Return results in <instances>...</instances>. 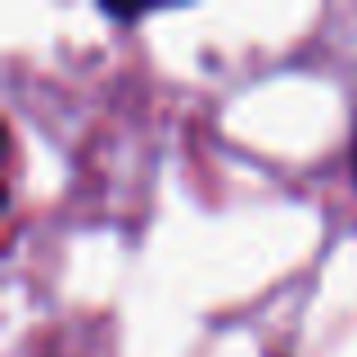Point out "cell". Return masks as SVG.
Wrapping results in <instances>:
<instances>
[{
  "label": "cell",
  "instance_id": "obj_1",
  "mask_svg": "<svg viewBox=\"0 0 357 357\" xmlns=\"http://www.w3.org/2000/svg\"><path fill=\"white\" fill-rule=\"evenodd\" d=\"M353 167H357V154H353Z\"/></svg>",
  "mask_w": 357,
  "mask_h": 357
}]
</instances>
